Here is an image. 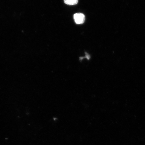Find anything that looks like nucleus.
<instances>
[{"mask_svg": "<svg viewBox=\"0 0 145 145\" xmlns=\"http://www.w3.org/2000/svg\"><path fill=\"white\" fill-rule=\"evenodd\" d=\"M73 17L75 22L77 24H82L85 21V16L82 13L75 14H74Z\"/></svg>", "mask_w": 145, "mask_h": 145, "instance_id": "nucleus-1", "label": "nucleus"}, {"mask_svg": "<svg viewBox=\"0 0 145 145\" xmlns=\"http://www.w3.org/2000/svg\"><path fill=\"white\" fill-rule=\"evenodd\" d=\"M64 2L67 5H74L77 4L78 0H64Z\"/></svg>", "mask_w": 145, "mask_h": 145, "instance_id": "nucleus-2", "label": "nucleus"}]
</instances>
